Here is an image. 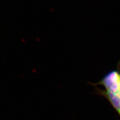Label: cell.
Listing matches in <instances>:
<instances>
[{
	"label": "cell",
	"mask_w": 120,
	"mask_h": 120,
	"mask_svg": "<svg viewBox=\"0 0 120 120\" xmlns=\"http://www.w3.org/2000/svg\"><path fill=\"white\" fill-rule=\"evenodd\" d=\"M119 68H120V71H119V87H120V63L119 64Z\"/></svg>",
	"instance_id": "3"
},
{
	"label": "cell",
	"mask_w": 120,
	"mask_h": 120,
	"mask_svg": "<svg viewBox=\"0 0 120 120\" xmlns=\"http://www.w3.org/2000/svg\"><path fill=\"white\" fill-rule=\"evenodd\" d=\"M100 94L102 95L109 101L115 110L120 116V92L112 93L107 92L103 90H98Z\"/></svg>",
	"instance_id": "2"
},
{
	"label": "cell",
	"mask_w": 120,
	"mask_h": 120,
	"mask_svg": "<svg viewBox=\"0 0 120 120\" xmlns=\"http://www.w3.org/2000/svg\"><path fill=\"white\" fill-rule=\"evenodd\" d=\"M97 84L103 85L106 89L105 91L109 93L120 92L119 87V73L113 71L108 73Z\"/></svg>",
	"instance_id": "1"
}]
</instances>
